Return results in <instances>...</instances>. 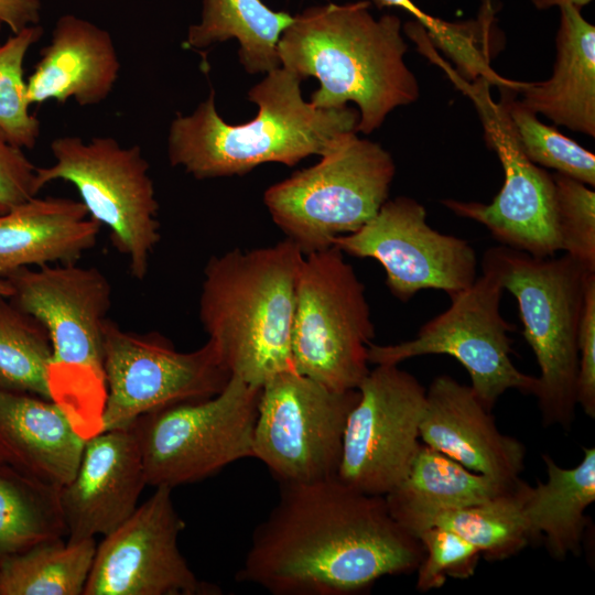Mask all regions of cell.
<instances>
[{
  "label": "cell",
  "instance_id": "obj_1",
  "mask_svg": "<svg viewBox=\"0 0 595 595\" xmlns=\"http://www.w3.org/2000/svg\"><path fill=\"white\" fill-rule=\"evenodd\" d=\"M280 485L278 502L253 530L238 582L273 595H354L416 570L421 542L394 521L383 496L337 477Z\"/></svg>",
  "mask_w": 595,
  "mask_h": 595
},
{
  "label": "cell",
  "instance_id": "obj_2",
  "mask_svg": "<svg viewBox=\"0 0 595 595\" xmlns=\"http://www.w3.org/2000/svg\"><path fill=\"white\" fill-rule=\"evenodd\" d=\"M370 1L328 3L293 17L278 43L280 66L300 78L315 77L317 108L358 107L356 131L369 134L390 111L419 97L415 75L404 62L401 20L376 19Z\"/></svg>",
  "mask_w": 595,
  "mask_h": 595
},
{
  "label": "cell",
  "instance_id": "obj_3",
  "mask_svg": "<svg viewBox=\"0 0 595 595\" xmlns=\"http://www.w3.org/2000/svg\"><path fill=\"white\" fill-rule=\"evenodd\" d=\"M302 80L281 66L267 73L248 91L258 113L241 125L227 123L218 115L212 90L191 115L177 113L172 120L171 165L204 180L244 175L269 162L293 166L310 155H323L343 134L356 131L359 112L347 105L317 108L306 102Z\"/></svg>",
  "mask_w": 595,
  "mask_h": 595
},
{
  "label": "cell",
  "instance_id": "obj_4",
  "mask_svg": "<svg viewBox=\"0 0 595 595\" xmlns=\"http://www.w3.org/2000/svg\"><path fill=\"white\" fill-rule=\"evenodd\" d=\"M303 258L286 238L207 261L198 317L230 376L261 388L277 375L295 371L292 329Z\"/></svg>",
  "mask_w": 595,
  "mask_h": 595
},
{
  "label": "cell",
  "instance_id": "obj_5",
  "mask_svg": "<svg viewBox=\"0 0 595 595\" xmlns=\"http://www.w3.org/2000/svg\"><path fill=\"white\" fill-rule=\"evenodd\" d=\"M4 280L11 302L50 335L52 401L84 440L100 433L107 398L102 327L112 299L108 278L95 267L73 262L22 268Z\"/></svg>",
  "mask_w": 595,
  "mask_h": 595
},
{
  "label": "cell",
  "instance_id": "obj_6",
  "mask_svg": "<svg viewBox=\"0 0 595 595\" xmlns=\"http://www.w3.org/2000/svg\"><path fill=\"white\" fill-rule=\"evenodd\" d=\"M482 271L494 275L518 303L523 337L540 375L533 394L545 425L574 421L578 328L587 273L570 256L534 257L499 245L487 249Z\"/></svg>",
  "mask_w": 595,
  "mask_h": 595
},
{
  "label": "cell",
  "instance_id": "obj_7",
  "mask_svg": "<svg viewBox=\"0 0 595 595\" xmlns=\"http://www.w3.org/2000/svg\"><path fill=\"white\" fill-rule=\"evenodd\" d=\"M394 174L388 151L350 131L318 163L271 185L263 203L274 224L306 255L370 220L388 199Z\"/></svg>",
  "mask_w": 595,
  "mask_h": 595
},
{
  "label": "cell",
  "instance_id": "obj_8",
  "mask_svg": "<svg viewBox=\"0 0 595 595\" xmlns=\"http://www.w3.org/2000/svg\"><path fill=\"white\" fill-rule=\"evenodd\" d=\"M50 148L54 161L36 169L39 190L58 180L72 183L89 216L109 229L131 275L142 281L161 234L150 165L140 147L125 148L111 137L62 136Z\"/></svg>",
  "mask_w": 595,
  "mask_h": 595
},
{
  "label": "cell",
  "instance_id": "obj_9",
  "mask_svg": "<svg viewBox=\"0 0 595 595\" xmlns=\"http://www.w3.org/2000/svg\"><path fill=\"white\" fill-rule=\"evenodd\" d=\"M375 337L365 285L331 246L304 255L292 329L295 371L336 391L357 389L369 372Z\"/></svg>",
  "mask_w": 595,
  "mask_h": 595
},
{
  "label": "cell",
  "instance_id": "obj_10",
  "mask_svg": "<svg viewBox=\"0 0 595 595\" xmlns=\"http://www.w3.org/2000/svg\"><path fill=\"white\" fill-rule=\"evenodd\" d=\"M260 390L231 376L213 397L172 404L137 419L130 428L148 486L173 489L253 457Z\"/></svg>",
  "mask_w": 595,
  "mask_h": 595
},
{
  "label": "cell",
  "instance_id": "obj_11",
  "mask_svg": "<svg viewBox=\"0 0 595 595\" xmlns=\"http://www.w3.org/2000/svg\"><path fill=\"white\" fill-rule=\"evenodd\" d=\"M358 390L336 391L288 371L260 390L253 428V458L279 484H305L337 477L343 437Z\"/></svg>",
  "mask_w": 595,
  "mask_h": 595
},
{
  "label": "cell",
  "instance_id": "obj_12",
  "mask_svg": "<svg viewBox=\"0 0 595 595\" xmlns=\"http://www.w3.org/2000/svg\"><path fill=\"white\" fill-rule=\"evenodd\" d=\"M502 286L482 272L465 290L450 296L451 305L423 324L413 339L368 346L374 365L400 363L422 355H448L466 369L472 389L493 410L507 390L532 393L537 377L523 374L511 360L513 326L500 313Z\"/></svg>",
  "mask_w": 595,
  "mask_h": 595
},
{
  "label": "cell",
  "instance_id": "obj_13",
  "mask_svg": "<svg viewBox=\"0 0 595 595\" xmlns=\"http://www.w3.org/2000/svg\"><path fill=\"white\" fill-rule=\"evenodd\" d=\"M102 431L127 429L150 412L213 397L231 377L209 340L183 353L156 333L126 331L110 318L102 327Z\"/></svg>",
  "mask_w": 595,
  "mask_h": 595
},
{
  "label": "cell",
  "instance_id": "obj_14",
  "mask_svg": "<svg viewBox=\"0 0 595 595\" xmlns=\"http://www.w3.org/2000/svg\"><path fill=\"white\" fill-rule=\"evenodd\" d=\"M357 390L337 478L361 493L385 497L403 479L421 443L426 389L399 365L381 364L369 370Z\"/></svg>",
  "mask_w": 595,
  "mask_h": 595
},
{
  "label": "cell",
  "instance_id": "obj_15",
  "mask_svg": "<svg viewBox=\"0 0 595 595\" xmlns=\"http://www.w3.org/2000/svg\"><path fill=\"white\" fill-rule=\"evenodd\" d=\"M332 246L353 257L377 260L389 291L402 302L428 289L452 296L478 277L473 247L433 229L424 206L407 196L387 199L370 220L335 237Z\"/></svg>",
  "mask_w": 595,
  "mask_h": 595
},
{
  "label": "cell",
  "instance_id": "obj_16",
  "mask_svg": "<svg viewBox=\"0 0 595 595\" xmlns=\"http://www.w3.org/2000/svg\"><path fill=\"white\" fill-rule=\"evenodd\" d=\"M185 522L172 488L155 487L131 516L96 547L84 595H215L201 581L177 544Z\"/></svg>",
  "mask_w": 595,
  "mask_h": 595
},
{
  "label": "cell",
  "instance_id": "obj_17",
  "mask_svg": "<svg viewBox=\"0 0 595 595\" xmlns=\"http://www.w3.org/2000/svg\"><path fill=\"white\" fill-rule=\"evenodd\" d=\"M474 95L485 140L502 165L504 184L489 204L452 198L441 203L455 215L485 226L502 246L534 257H553L561 251L553 176L522 153L501 105Z\"/></svg>",
  "mask_w": 595,
  "mask_h": 595
},
{
  "label": "cell",
  "instance_id": "obj_18",
  "mask_svg": "<svg viewBox=\"0 0 595 595\" xmlns=\"http://www.w3.org/2000/svg\"><path fill=\"white\" fill-rule=\"evenodd\" d=\"M145 486L131 428L106 430L85 440L73 478L60 488L67 541L112 532L137 509Z\"/></svg>",
  "mask_w": 595,
  "mask_h": 595
},
{
  "label": "cell",
  "instance_id": "obj_19",
  "mask_svg": "<svg viewBox=\"0 0 595 595\" xmlns=\"http://www.w3.org/2000/svg\"><path fill=\"white\" fill-rule=\"evenodd\" d=\"M420 441L507 485L516 484L523 469V444L502 434L472 387L448 375L435 377L426 389Z\"/></svg>",
  "mask_w": 595,
  "mask_h": 595
},
{
  "label": "cell",
  "instance_id": "obj_20",
  "mask_svg": "<svg viewBox=\"0 0 595 595\" xmlns=\"http://www.w3.org/2000/svg\"><path fill=\"white\" fill-rule=\"evenodd\" d=\"M121 65L110 33L73 14L58 18L51 42L26 80L30 105L47 100L79 106L102 102L111 94Z\"/></svg>",
  "mask_w": 595,
  "mask_h": 595
},
{
  "label": "cell",
  "instance_id": "obj_21",
  "mask_svg": "<svg viewBox=\"0 0 595 595\" xmlns=\"http://www.w3.org/2000/svg\"><path fill=\"white\" fill-rule=\"evenodd\" d=\"M100 227L69 197L35 196L0 214V281L22 268L77 262Z\"/></svg>",
  "mask_w": 595,
  "mask_h": 595
},
{
  "label": "cell",
  "instance_id": "obj_22",
  "mask_svg": "<svg viewBox=\"0 0 595 595\" xmlns=\"http://www.w3.org/2000/svg\"><path fill=\"white\" fill-rule=\"evenodd\" d=\"M84 444L54 401L0 390V453L11 466L62 487L73 478Z\"/></svg>",
  "mask_w": 595,
  "mask_h": 595
},
{
  "label": "cell",
  "instance_id": "obj_23",
  "mask_svg": "<svg viewBox=\"0 0 595 595\" xmlns=\"http://www.w3.org/2000/svg\"><path fill=\"white\" fill-rule=\"evenodd\" d=\"M556 56L550 78L519 83L520 104L555 125L595 137V26L580 9L560 7Z\"/></svg>",
  "mask_w": 595,
  "mask_h": 595
},
{
  "label": "cell",
  "instance_id": "obj_24",
  "mask_svg": "<svg viewBox=\"0 0 595 595\" xmlns=\"http://www.w3.org/2000/svg\"><path fill=\"white\" fill-rule=\"evenodd\" d=\"M513 485L475 473L421 442L405 476L385 499L394 521L418 539L437 515L486 501Z\"/></svg>",
  "mask_w": 595,
  "mask_h": 595
},
{
  "label": "cell",
  "instance_id": "obj_25",
  "mask_svg": "<svg viewBox=\"0 0 595 595\" xmlns=\"http://www.w3.org/2000/svg\"><path fill=\"white\" fill-rule=\"evenodd\" d=\"M547 480L523 482L522 515L532 539L543 537L550 554L563 560L578 555L587 524L585 511L595 501V448L584 447L581 462L570 468L543 454Z\"/></svg>",
  "mask_w": 595,
  "mask_h": 595
},
{
  "label": "cell",
  "instance_id": "obj_26",
  "mask_svg": "<svg viewBox=\"0 0 595 595\" xmlns=\"http://www.w3.org/2000/svg\"><path fill=\"white\" fill-rule=\"evenodd\" d=\"M293 17L274 11L261 0H203L201 21L190 26L184 45L203 50L238 40L239 61L247 73H269L280 67L278 43Z\"/></svg>",
  "mask_w": 595,
  "mask_h": 595
},
{
  "label": "cell",
  "instance_id": "obj_27",
  "mask_svg": "<svg viewBox=\"0 0 595 595\" xmlns=\"http://www.w3.org/2000/svg\"><path fill=\"white\" fill-rule=\"evenodd\" d=\"M60 488L0 464V565L40 542L66 537Z\"/></svg>",
  "mask_w": 595,
  "mask_h": 595
},
{
  "label": "cell",
  "instance_id": "obj_28",
  "mask_svg": "<svg viewBox=\"0 0 595 595\" xmlns=\"http://www.w3.org/2000/svg\"><path fill=\"white\" fill-rule=\"evenodd\" d=\"M95 552V539L40 542L0 565V595H82Z\"/></svg>",
  "mask_w": 595,
  "mask_h": 595
},
{
  "label": "cell",
  "instance_id": "obj_29",
  "mask_svg": "<svg viewBox=\"0 0 595 595\" xmlns=\"http://www.w3.org/2000/svg\"><path fill=\"white\" fill-rule=\"evenodd\" d=\"M522 486L519 479L486 501L440 513L430 527L456 532L489 561L508 559L531 541L522 515Z\"/></svg>",
  "mask_w": 595,
  "mask_h": 595
},
{
  "label": "cell",
  "instance_id": "obj_30",
  "mask_svg": "<svg viewBox=\"0 0 595 595\" xmlns=\"http://www.w3.org/2000/svg\"><path fill=\"white\" fill-rule=\"evenodd\" d=\"M52 343L44 325L0 294V390L51 399Z\"/></svg>",
  "mask_w": 595,
  "mask_h": 595
},
{
  "label": "cell",
  "instance_id": "obj_31",
  "mask_svg": "<svg viewBox=\"0 0 595 595\" xmlns=\"http://www.w3.org/2000/svg\"><path fill=\"white\" fill-rule=\"evenodd\" d=\"M526 158L588 186H595V155L556 128L541 122L519 100L505 95L499 102Z\"/></svg>",
  "mask_w": 595,
  "mask_h": 595
},
{
  "label": "cell",
  "instance_id": "obj_32",
  "mask_svg": "<svg viewBox=\"0 0 595 595\" xmlns=\"http://www.w3.org/2000/svg\"><path fill=\"white\" fill-rule=\"evenodd\" d=\"M42 34V26L30 25L0 43V129L21 149L34 148L41 132L39 119L29 110L23 62Z\"/></svg>",
  "mask_w": 595,
  "mask_h": 595
},
{
  "label": "cell",
  "instance_id": "obj_33",
  "mask_svg": "<svg viewBox=\"0 0 595 595\" xmlns=\"http://www.w3.org/2000/svg\"><path fill=\"white\" fill-rule=\"evenodd\" d=\"M560 248L587 273H595V192L563 174H552Z\"/></svg>",
  "mask_w": 595,
  "mask_h": 595
},
{
  "label": "cell",
  "instance_id": "obj_34",
  "mask_svg": "<svg viewBox=\"0 0 595 595\" xmlns=\"http://www.w3.org/2000/svg\"><path fill=\"white\" fill-rule=\"evenodd\" d=\"M423 556L416 567V589L429 592L442 587L448 577L466 580L476 572L479 550L456 532L430 527L418 536Z\"/></svg>",
  "mask_w": 595,
  "mask_h": 595
},
{
  "label": "cell",
  "instance_id": "obj_35",
  "mask_svg": "<svg viewBox=\"0 0 595 595\" xmlns=\"http://www.w3.org/2000/svg\"><path fill=\"white\" fill-rule=\"evenodd\" d=\"M36 169L0 129V214L37 195Z\"/></svg>",
  "mask_w": 595,
  "mask_h": 595
},
{
  "label": "cell",
  "instance_id": "obj_36",
  "mask_svg": "<svg viewBox=\"0 0 595 595\" xmlns=\"http://www.w3.org/2000/svg\"><path fill=\"white\" fill-rule=\"evenodd\" d=\"M576 401L584 413L595 418V274L587 277L578 328Z\"/></svg>",
  "mask_w": 595,
  "mask_h": 595
},
{
  "label": "cell",
  "instance_id": "obj_37",
  "mask_svg": "<svg viewBox=\"0 0 595 595\" xmlns=\"http://www.w3.org/2000/svg\"><path fill=\"white\" fill-rule=\"evenodd\" d=\"M40 0H0V22L18 33L41 20Z\"/></svg>",
  "mask_w": 595,
  "mask_h": 595
},
{
  "label": "cell",
  "instance_id": "obj_38",
  "mask_svg": "<svg viewBox=\"0 0 595 595\" xmlns=\"http://www.w3.org/2000/svg\"><path fill=\"white\" fill-rule=\"evenodd\" d=\"M378 8L394 7L400 8L413 15L424 29L429 31V36L439 35L444 26V21L431 17L418 8L411 0H371Z\"/></svg>",
  "mask_w": 595,
  "mask_h": 595
},
{
  "label": "cell",
  "instance_id": "obj_39",
  "mask_svg": "<svg viewBox=\"0 0 595 595\" xmlns=\"http://www.w3.org/2000/svg\"><path fill=\"white\" fill-rule=\"evenodd\" d=\"M593 0H531L537 9L544 10L552 7L573 6L581 10L582 7L587 6Z\"/></svg>",
  "mask_w": 595,
  "mask_h": 595
},
{
  "label": "cell",
  "instance_id": "obj_40",
  "mask_svg": "<svg viewBox=\"0 0 595 595\" xmlns=\"http://www.w3.org/2000/svg\"><path fill=\"white\" fill-rule=\"evenodd\" d=\"M0 294H3L8 298L11 295V289L6 280L0 281Z\"/></svg>",
  "mask_w": 595,
  "mask_h": 595
},
{
  "label": "cell",
  "instance_id": "obj_41",
  "mask_svg": "<svg viewBox=\"0 0 595 595\" xmlns=\"http://www.w3.org/2000/svg\"><path fill=\"white\" fill-rule=\"evenodd\" d=\"M2 463H7V462H6L4 457H3V455L0 453V464H2Z\"/></svg>",
  "mask_w": 595,
  "mask_h": 595
},
{
  "label": "cell",
  "instance_id": "obj_42",
  "mask_svg": "<svg viewBox=\"0 0 595 595\" xmlns=\"http://www.w3.org/2000/svg\"><path fill=\"white\" fill-rule=\"evenodd\" d=\"M1 25H2V23L0 22V29H1Z\"/></svg>",
  "mask_w": 595,
  "mask_h": 595
}]
</instances>
